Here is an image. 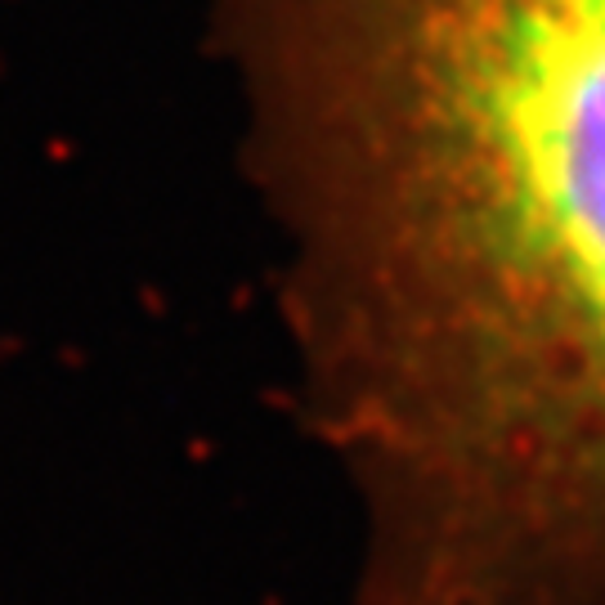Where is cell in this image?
Masks as SVG:
<instances>
[{"mask_svg":"<svg viewBox=\"0 0 605 605\" xmlns=\"http://www.w3.org/2000/svg\"><path fill=\"white\" fill-rule=\"evenodd\" d=\"M386 605H605V0H215Z\"/></svg>","mask_w":605,"mask_h":605,"instance_id":"obj_1","label":"cell"}]
</instances>
